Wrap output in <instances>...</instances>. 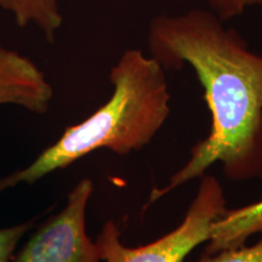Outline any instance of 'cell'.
<instances>
[{
  "instance_id": "ba28073f",
  "label": "cell",
  "mask_w": 262,
  "mask_h": 262,
  "mask_svg": "<svg viewBox=\"0 0 262 262\" xmlns=\"http://www.w3.org/2000/svg\"><path fill=\"white\" fill-rule=\"evenodd\" d=\"M198 262H262V233L253 245H243L214 254L205 253Z\"/></svg>"
},
{
  "instance_id": "52a82bcc",
  "label": "cell",
  "mask_w": 262,
  "mask_h": 262,
  "mask_svg": "<svg viewBox=\"0 0 262 262\" xmlns=\"http://www.w3.org/2000/svg\"><path fill=\"white\" fill-rule=\"evenodd\" d=\"M0 9L19 27H35L52 42L63 25L60 0H0Z\"/></svg>"
},
{
  "instance_id": "7a4b0ae2",
  "label": "cell",
  "mask_w": 262,
  "mask_h": 262,
  "mask_svg": "<svg viewBox=\"0 0 262 262\" xmlns=\"http://www.w3.org/2000/svg\"><path fill=\"white\" fill-rule=\"evenodd\" d=\"M113 94L103 106L77 125L68 126L26 168L0 179V193L33 185L97 149L129 155L148 145L170 114L165 70L137 49L124 51L110 73Z\"/></svg>"
},
{
  "instance_id": "8992f818",
  "label": "cell",
  "mask_w": 262,
  "mask_h": 262,
  "mask_svg": "<svg viewBox=\"0 0 262 262\" xmlns=\"http://www.w3.org/2000/svg\"><path fill=\"white\" fill-rule=\"evenodd\" d=\"M262 233V199L254 204L226 210L212 225L205 253L243 247L251 235Z\"/></svg>"
},
{
  "instance_id": "9c48e42d",
  "label": "cell",
  "mask_w": 262,
  "mask_h": 262,
  "mask_svg": "<svg viewBox=\"0 0 262 262\" xmlns=\"http://www.w3.org/2000/svg\"><path fill=\"white\" fill-rule=\"evenodd\" d=\"M34 220L25 224H18L11 227L0 228V262H10L24 235L29 232L34 225Z\"/></svg>"
},
{
  "instance_id": "3957f363",
  "label": "cell",
  "mask_w": 262,
  "mask_h": 262,
  "mask_svg": "<svg viewBox=\"0 0 262 262\" xmlns=\"http://www.w3.org/2000/svg\"><path fill=\"white\" fill-rule=\"evenodd\" d=\"M226 196L215 176L203 175L198 191L181 224L157 241L125 247L113 220L107 221L95 243L103 262H183L189 253L210 239L212 225L224 212Z\"/></svg>"
},
{
  "instance_id": "5b68a950",
  "label": "cell",
  "mask_w": 262,
  "mask_h": 262,
  "mask_svg": "<svg viewBox=\"0 0 262 262\" xmlns=\"http://www.w3.org/2000/svg\"><path fill=\"white\" fill-rule=\"evenodd\" d=\"M54 89L31 58L0 44V106L14 104L35 114L50 108Z\"/></svg>"
},
{
  "instance_id": "8fae6325",
  "label": "cell",
  "mask_w": 262,
  "mask_h": 262,
  "mask_svg": "<svg viewBox=\"0 0 262 262\" xmlns=\"http://www.w3.org/2000/svg\"><path fill=\"white\" fill-rule=\"evenodd\" d=\"M245 8L248 6H254V5H262V0H243Z\"/></svg>"
},
{
  "instance_id": "277c9868",
  "label": "cell",
  "mask_w": 262,
  "mask_h": 262,
  "mask_svg": "<svg viewBox=\"0 0 262 262\" xmlns=\"http://www.w3.org/2000/svg\"><path fill=\"white\" fill-rule=\"evenodd\" d=\"M94 182L85 178L68 194L64 208L49 219L10 262H101L86 233V209Z\"/></svg>"
},
{
  "instance_id": "30bf717a",
  "label": "cell",
  "mask_w": 262,
  "mask_h": 262,
  "mask_svg": "<svg viewBox=\"0 0 262 262\" xmlns=\"http://www.w3.org/2000/svg\"><path fill=\"white\" fill-rule=\"evenodd\" d=\"M211 11L215 12L222 21H227L244 12L243 0H209Z\"/></svg>"
},
{
  "instance_id": "6da1fadb",
  "label": "cell",
  "mask_w": 262,
  "mask_h": 262,
  "mask_svg": "<svg viewBox=\"0 0 262 262\" xmlns=\"http://www.w3.org/2000/svg\"><path fill=\"white\" fill-rule=\"evenodd\" d=\"M224 22L202 9L150 21V56L165 71L188 64L195 72L211 113V129L168 183L152 189L147 205L202 178L215 163H221L232 181L262 180V55L251 51Z\"/></svg>"
}]
</instances>
